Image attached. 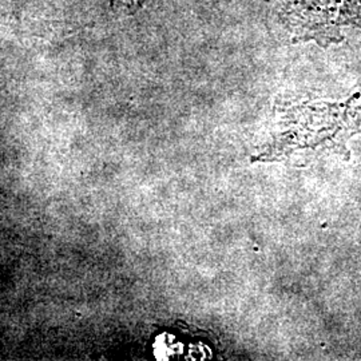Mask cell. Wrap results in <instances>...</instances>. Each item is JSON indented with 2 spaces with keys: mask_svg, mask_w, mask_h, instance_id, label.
<instances>
[{
  "mask_svg": "<svg viewBox=\"0 0 361 361\" xmlns=\"http://www.w3.org/2000/svg\"><path fill=\"white\" fill-rule=\"evenodd\" d=\"M286 28L295 40L338 42L340 28H361V0H284Z\"/></svg>",
  "mask_w": 361,
  "mask_h": 361,
  "instance_id": "1",
  "label": "cell"
},
{
  "mask_svg": "<svg viewBox=\"0 0 361 361\" xmlns=\"http://www.w3.org/2000/svg\"><path fill=\"white\" fill-rule=\"evenodd\" d=\"M145 0H114V3H121L122 6L125 7H129V8H135L138 6H141Z\"/></svg>",
  "mask_w": 361,
  "mask_h": 361,
  "instance_id": "2",
  "label": "cell"
}]
</instances>
